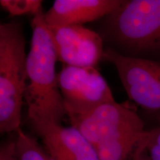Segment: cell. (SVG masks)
Masks as SVG:
<instances>
[{
    "label": "cell",
    "mask_w": 160,
    "mask_h": 160,
    "mask_svg": "<svg viewBox=\"0 0 160 160\" xmlns=\"http://www.w3.org/2000/svg\"><path fill=\"white\" fill-rule=\"evenodd\" d=\"M32 36L27 57L28 83L25 99L28 116L35 132L52 125H62L66 112L59 87L58 61L49 30L41 10L31 21Z\"/></svg>",
    "instance_id": "6da1fadb"
},
{
    "label": "cell",
    "mask_w": 160,
    "mask_h": 160,
    "mask_svg": "<svg viewBox=\"0 0 160 160\" xmlns=\"http://www.w3.org/2000/svg\"><path fill=\"white\" fill-rule=\"evenodd\" d=\"M104 38L109 48L127 57L160 53V0H125L105 17Z\"/></svg>",
    "instance_id": "7a4b0ae2"
},
{
    "label": "cell",
    "mask_w": 160,
    "mask_h": 160,
    "mask_svg": "<svg viewBox=\"0 0 160 160\" xmlns=\"http://www.w3.org/2000/svg\"><path fill=\"white\" fill-rule=\"evenodd\" d=\"M27 57L22 24L0 25V132L21 128L22 108L27 88Z\"/></svg>",
    "instance_id": "3957f363"
},
{
    "label": "cell",
    "mask_w": 160,
    "mask_h": 160,
    "mask_svg": "<svg viewBox=\"0 0 160 160\" xmlns=\"http://www.w3.org/2000/svg\"><path fill=\"white\" fill-rule=\"evenodd\" d=\"M103 58L114 65L130 99L144 109L160 110V62L127 57L108 47Z\"/></svg>",
    "instance_id": "277c9868"
},
{
    "label": "cell",
    "mask_w": 160,
    "mask_h": 160,
    "mask_svg": "<svg viewBox=\"0 0 160 160\" xmlns=\"http://www.w3.org/2000/svg\"><path fill=\"white\" fill-rule=\"evenodd\" d=\"M58 81L67 115L85 113L115 102L105 78L95 68L64 65Z\"/></svg>",
    "instance_id": "5b68a950"
},
{
    "label": "cell",
    "mask_w": 160,
    "mask_h": 160,
    "mask_svg": "<svg viewBox=\"0 0 160 160\" xmlns=\"http://www.w3.org/2000/svg\"><path fill=\"white\" fill-rule=\"evenodd\" d=\"M68 116L72 127L77 129L94 148L120 132L145 131V124L137 111L116 101L103 104L85 113Z\"/></svg>",
    "instance_id": "8992f818"
},
{
    "label": "cell",
    "mask_w": 160,
    "mask_h": 160,
    "mask_svg": "<svg viewBox=\"0 0 160 160\" xmlns=\"http://www.w3.org/2000/svg\"><path fill=\"white\" fill-rule=\"evenodd\" d=\"M57 60L64 65L95 68L103 57V39L82 25L48 26Z\"/></svg>",
    "instance_id": "52a82bcc"
},
{
    "label": "cell",
    "mask_w": 160,
    "mask_h": 160,
    "mask_svg": "<svg viewBox=\"0 0 160 160\" xmlns=\"http://www.w3.org/2000/svg\"><path fill=\"white\" fill-rule=\"evenodd\" d=\"M123 0H56L45 13L48 26L82 25L113 13Z\"/></svg>",
    "instance_id": "ba28073f"
},
{
    "label": "cell",
    "mask_w": 160,
    "mask_h": 160,
    "mask_svg": "<svg viewBox=\"0 0 160 160\" xmlns=\"http://www.w3.org/2000/svg\"><path fill=\"white\" fill-rule=\"evenodd\" d=\"M36 133L46 151L57 160H99L93 145L72 126L52 125Z\"/></svg>",
    "instance_id": "9c48e42d"
},
{
    "label": "cell",
    "mask_w": 160,
    "mask_h": 160,
    "mask_svg": "<svg viewBox=\"0 0 160 160\" xmlns=\"http://www.w3.org/2000/svg\"><path fill=\"white\" fill-rule=\"evenodd\" d=\"M145 131H125L105 139L95 147L99 159L131 160Z\"/></svg>",
    "instance_id": "30bf717a"
},
{
    "label": "cell",
    "mask_w": 160,
    "mask_h": 160,
    "mask_svg": "<svg viewBox=\"0 0 160 160\" xmlns=\"http://www.w3.org/2000/svg\"><path fill=\"white\" fill-rule=\"evenodd\" d=\"M16 145L19 160H57L22 128L17 131Z\"/></svg>",
    "instance_id": "8fae6325"
},
{
    "label": "cell",
    "mask_w": 160,
    "mask_h": 160,
    "mask_svg": "<svg viewBox=\"0 0 160 160\" xmlns=\"http://www.w3.org/2000/svg\"><path fill=\"white\" fill-rule=\"evenodd\" d=\"M40 0H1L2 6L11 16L31 14L35 16L42 10Z\"/></svg>",
    "instance_id": "7c38bea8"
},
{
    "label": "cell",
    "mask_w": 160,
    "mask_h": 160,
    "mask_svg": "<svg viewBox=\"0 0 160 160\" xmlns=\"http://www.w3.org/2000/svg\"><path fill=\"white\" fill-rule=\"evenodd\" d=\"M145 148L151 160H160V128L144 132Z\"/></svg>",
    "instance_id": "4fadbf2b"
},
{
    "label": "cell",
    "mask_w": 160,
    "mask_h": 160,
    "mask_svg": "<svg viewBox=\"0 0 160 160\" xmlns=\"http://www.w3.org/2000/svg\"><path fill=\"white\" fill-rule=\"evenodd\" d=\"M0 160H19L17 151L16 139L9 140L0 147Z\"/></svg>",
    "instance_id": "5bb4252c"
},
{
    "label": "cell",
    "mask_w": 160,
    "mask_h": 160,
    "mask_svg": "<svg viewBox=\"0 0 160 160\" xmlns=\"http://www.w3.org/2000/svg\"><path fill=\"white\" fill-rule=\"evenodd\" d=\"M144 132L141 139H139V142L137 144V147H136V149L131 160H151L148 153L147 151V149L145 148V144L143 137Z\"/></svg>",
    "instance_id": "9a60e30c"
}]
</instances>
